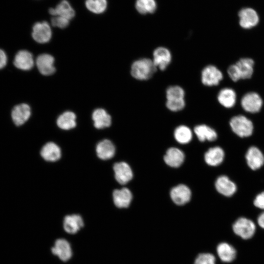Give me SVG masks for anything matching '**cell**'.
I'll return each instance as SVG.
<instances>
[{
  "label": "cell",
  "mask_w": 264,
  "mask_h": 264,
  "mask_svg": "<svg viewBox=\"0 0 264 264\" xmlns=\"http://www.w3.org/2000/svg\"><path fill=\"white\" fill-rule=\"evenodd\" d=\"M31 35L37 43L44 44L49 42L52 37V31L46 21L36 22L32 27Z\"/></svg>",
  "instance_id": "8"
},
{
  "label": "cell",
  "mask_w": 264,
  "mask_h": 264,
  "mask_svg": "<svg viewBox=\"0 0 264 264\" xmlns=\"http://www.w3.org/2000/svg\"><path fill=\"white\" fill-rule=\"evenodd\" d=\"M217 252L220 259L225 263H230L234 261L237 254L235 248L226 242L220 243L217 247Z\"/></svg>",
  "instance_id": "28"
},
{
  "label": "cell",
  "mask_w": 264,
  "mask_h": 264,
  "mask_svg": "<svg viewBox=\"0 0 264 264\" xmlns=\"http://www.w3.org/2000/svg\"><path fill=\"white\" fill-rule=\"evenodd\" d=\"M48 12L53 16L62 17L69 20L74 18L75 15L74 10L66 0H62L54 8H49Z\"/></svg>",
  "instance_id": "23"
},
{
  "label": "cell",
  "mask_w": 264,
  "mask_h": 264,
  "mask_svg": "<svg viewBox=\"0 0 264 264\" xmlns=\"http://www.w3.org/2000/svg\"><path fill=\"white\" fill-rule=\"evenodd\" d=\"M76 116L72 111H66L59 115L57 119L58 127L63 130H69L76 126Z\"/></svg>",
  "instance_id": "29"
},
{
  "label": "cell",
  "mask_w": 264,
  "mask_h": 264,
  "mask_svg": "<svg viewBox=\"0 0 264 264\" xmlns=\"http://www.w3.org/2000/svg\"><path fill=\"white\" fill-rule=\"evenodd\" d=\"M233 230L235 234L244 240L251 238L256 232V225L251 220L241 217L233 224Z\"/></svg>",
  "instance_id": "5"
},
{
  "label": "cell",
  "mask_w": 264,
  "mask_h": 264,
  "mask_svg": "<svg viewBox=\"0 0 264 264\" xmlns=\"http://www.w3.org/2000/svg\"><path fill=\"white\" fill-rule=\"evenodd\" d=\"M51 22L53 26L65 28L68 25L69 20L62 17L55 16L52 18Z\"/></svg>",
  "instance_id": "36"
},
{
  "label": "cell",
  "mask_w": 264,
  "mask_h": 264,
  "mask_svg": "<svg viewBox=\"0 0 264 264\" xmlns=\"http://www.w3.org/2000/svg\"><path fill=\"white\" fill-rule=\"evenodd\" d=\"M170 196L175 203L182 205L186 204L190 200L191 192L186 185L179 184L172 189L170 192Z\"/></svg>",
  "instance_id": "12"
},
{
  "label": "cell",
  "mask_w": 264,
  "mask_h": 264,
  "mask_svg": "<svg viewBox=\"0 0 264 264\" xmlns=\"http://www.w3.org/2000/svg\"><path fill=\"white\" fill-rule=\"evenodd\" d=\"M237 95L236 91L230 88L221 89L217 94L218 103L227 109L233 108L236 104Z\"/></svg>",
  "instance_id": "19"
},
{
  "label": "cell",
  "mask_w": 264,
  "mask_h": 264,
  "mask_svg": "<svg viewBox=\"0 0 264 264\" xmlns=\"http://www.w3.org/2000/svg\"><path fill=\"white\" fill-rule=\"evenodd\" d=\"M223 78L222 71L216 66L208 65L201 72V81L206 87L218 86Z\"/></svg>",
  "instance_id": "4"
},
{
  "label": "cell",
  "mask_w": 264,
  "mask_h": 264,
  "mask_svg": "<svg viewBox=\"0 0 264 264\" xmlns=\"http://www.w3.org/2000/svg\"><path fill=\"white\" fill-rule=\"evenodd\" d=\"M132 196L127 188L115 189L112 193V199L114 205L118 208H127L131 204Z\"/></svg>",
  "instance_id": "20"
},
{
  "label": "cell",
  "mask_w": 264,
  "mask_h": 264,
  "mask_svg": "<svg viewBox=\"0 0 264 264\" xmlns=\"http://www.w3.org/2000/svg\"><path fill=\"white\" fill-rule=\"evenodd\" d=\"M255 62L252 58L242 57L229 66L227 73L234 82L251 78L254 73Z\"/></svg>",
  "instance_id": "1"
},
{
  "label": "cell",
  "mask_w": 264,
  "mask_h": 264,
  "mask_svg": "<svg viewBox=\"0 0 264 264\" xmlns=\"http://www.w3.org/2000/svg\"><path fill=\"white\" fill-rule=\"evenodd\" d=\"M194 132L199 141H213L218 137L217 133L212 128L205 124H200L194 128Z\"/></svg>",
  "instance_id": "27"
},
{
  "label": "cell",
  "mask_w": 264,
  "mask_h": 264,
  "mask_svg": "<svg viewBox=\"0 0 264 264\" xmlns=\"http://www.w3.org/2000/svg\"><path fill=\"white\" fill-rule=\"evenodd\" d=\"M224 155L223 149L219 146H216L210 148L205 153L204 160L208 165L212 166H217L222 162Z\"/></svg>",
  "instance_id": "26"
},
{
  "label": "cell",
  "mask_w": 264,
  "mask_h": 264,
  "mask_svg": "<svg viewBox=\"0 0 264 264\" xmlns=\"http://www.w3.org/2000/svg\"><path fill=\"white\" fill-rule=\"evenodd\" d=\"M215 187L219 193L226 197L232 196L237 191L236 184L224 175L217 178L215 182Z\"/></svg>",
  "instance_id": "17"
},
{
  "label": "cell",
  "mask_w": 264,
  "mask_h": 264,
  "mask_svg": "<svg viewBox=\"0 0 264 264\" xmlns=\"http://www.w3.org/2000/svg\"><path fill=\"white\" fill-rule=\"evenodd\" d=\"M87 9L95 14L103 13L107 7V0H86Z\"/></svg>",
  "instance_id": "33"
},
{
  "label": "cell",
  "mask_w": 264,
  "mask_h": 264,
  "mask_svg": "<svg viewBox=\"0 0 264 264\" xmlns=\"http://www.w3.org/2000/svg\"><path fill=\"white\" fill-rule=\"evenodd\" d=\"M54 57L48 54L39 55L36 60V64L39 72L44 75H50L55 71L54 66Z\"/></svg>",
  "instance_id": "13"
},
{
  "label": "cell",
  "mask_w": 264,
  "mask_h": 264,
  "mask_svg": "<svg viewBox=\"0 0 264 264\" xmlns=\"http://www.w3.org/2000/svg\"><path fill=\"white\" fill-rule=\"evenodd\" d=\"M51 252L63 261L68 260L72 256L69 243L63 239H58L55 241L54 246L51 248Z\"/></svg>",
  "instance_id": "21"
},
{
  "label": "cell",
  "mask_w": 264,
  "mask_h": 264,
  "mask_svg": "<svg viewBox=\"0 0 264 264\" xmlns=\"http://www.w3.org/2000/svg\"><path fill=\"white\" fill-rule=\"evenodd\" d=\"M7 57L5 52L0 49V69L4 68L7 64Z\"/></svg>",
  "instance_id": "38"
},
{
  "label": "cell",
  "mask_w": 264,
  "mask_h": 264,
  "mask_svg": "<svg viewBox=\"0 0 264 264\" xmlns=\"http://www.w3.org/2000/svg\"><path fill=\"white\" fill-rule=\"evenodd\" d=\"M184 158L185 155L183 152L174 147L169 148L164 156L166 164L174 168L179 167L183 163Z\"/></svg>",
  "instance_id": "22"
},
{
  "label": "cell",
  "mask_w": 264,
  "mask_h": 264,
  "mask_svg": "<svg viewBox=\"0 0 264 264\" xmlns=\"http://www.w3.org/2000/svg\"><path fill=\"white\" fill-rule=\"evenodd\" d=\"M63 225L65 230L67 233L75 234L83 227L84 221L79 215H67L64 218Z\"/></svg>",
  "instance_id": "24"
},
{
  "label": "cell",
  "mask_w": 264,
  "mask_h": 264,
  "mask_svg": "<svg viewBox=\"0 0 264 264\" xmlns=\"http://www.w3.org/2000/svg\"><path fill=\"white\" fill-rule=\"evenodd\" d=\"M41 157L48 162H56L59 160L62 155L60 147L53 142L45 144L40 151Z\"/></svg>",
  "instance_id": "16"
},
{
  "label": "cell",
  "mask_w": 264,
  "mask_h": 264,
  "mask_svg": "<svg viewBox=\"0 0 264 264\" xmlns=\"http://www.w3.org/2000/svg\"><path fill=\"white\" fill-rule=\"evenodd\" d=\"M156 3L154 0H136L135 8L141 14L153 13L156 9Z\"/></svg>",
  "instance_id": "31"
},
{
  "label": "cell",
  "mask_w": 264,
  "mask_h": 264,
  "mask_svg": "<svg viewBox=\"0 0 264 264\" xmlns=\"http://www.w3.org/2000/svg\"><path fill=\"white\" fill-rule=\"evenodd\" d=\"M240 104L244 111L251 113H256L261 110L263 101L257 92L250 91L242 97Z\"/></svg>",
  "instance_id": "6"
},
{
  "label": "cell",
  "mask_w": 264,
  "mask_h": 264,
  "mask_svg": "<svg viewBox=\"0 0 264 264\" xmlns=\"http://www.w3.org/2000/svg\"><path fill=\"white\" fill-rule=\"evenodd\" d=\"M229 125L232 131L241 137H248L253 133L254 126L252 122L243 115H237L232 117Z\"/></svg>",
  "instance_id": "3"
},
{
  "label": "cell",
  "mask_w": 264,
  "mask_h": 264,
  "mask_svg": "<svg viewBox=\"0 0 264 264\" xmlns=\"http://www.w3.org/2000/svg\"><path fill=\"white\" fill-rule=\"evenodd\" d=\"M31 114L30 106L25 103L15 106L12 109L11 117L14 124L16 126L23 125L29 119Z\"/></svg>",
  "instance_id": "10"
},
{
  "label": "cell",
  "mask_w": 264,
  "mask_h": 264,
  "mask_svg": "<svg viewBox=\"0 0 264 264\" xmlns=\"http://www.w3.org/2000/svg\"><path fill=\"white\" fill-rule=\"evenodd\" d=\"M257 222L259 225L264 229V212L261 213L257 219Z\"/></svg>",
  "instance_id": "39"
},
{
  "label": "cell",
  "mask_w": 264,
  "mask_h": 264,
  "mask_svg": "<svg viewBox=\"0 0 264 264\" xmlns=\"http://www.w3.org/2000/svg\"><path fill=\"white\" fill-rule=\"evenodd\" d=\"M113 170L114 177L118 183L124 185L129 182L133 177L131 167L125 162H119L114 164Z\"/></svg>",
  "instance_id": "11"
},
{
  "label": "cell",
  "mask_w": 264,
  "mask_h": 264,
  "mask_svg": "<svg viewBox=\"0 0 264 264\" xmlns=\"http://www.w3.org/2000/svg\"><path fill=\"white\" fill-rule=\"evenodd\" d=\"M176 140L181 144L189 143L192 138V132L191 129L185 125L177 127L174 131Z\"/></svg>",
  "instance_id": "30"
},
{
  "label": "cell",
  "mask_w": 264,
  "mask_h": 264,
  "mask_svg": "<svg viewBox=\"0 0 264 264\" xmlns=\"http://www.w3.org/2000/svg\"><path fill=\"white\" fill-rule=\"evenodd\" d=\"M165 105L169 110L176 112L182 110L185 107L186 102L185 99L166 100Z\"/></svg>",
  "instance_id": "34"
},
{
  "label": "cell",
  "mask_w": 264,
  "mask_h": 264,
  "mask_svg": "<svg viewBox=\"0 0 264 264\" xmlns=\"http://www.w3.org/2000/svg\"><path fill=\"white\" fill-rule=\"evenodd\" d=\"M93 125L97 129H103L109 127L111 124V117L103 109H97L92 114Z\"/></svg>",
  "instance_id": "25"
},
{
  "label": "cell",
  "mask_w": 264,
  "mask_h": 264,
  "mask_svg": "<svg viewBox=\"0 0 264 264\" xmlns=\"http://www.w3.org/2000/svg\"><path fill=\"white\" fill-rule=\"evenodd\" d=\"M255 207L264 209V191L259 194L255 198L253 202Z\"/></svg>",
  "instance_id": "37"
},
{
  "label": "cell",
  "mask_w": 264,
  "mask_h": 264,
  "mask_svg": "<svg viewBox=\"0 0 264 264\" xmlns=\"http://www.w3.org/2000/svg\"><path fill=\"white\" fill-rule=\"evenodd\" d=\"M239 24L245 29H251L256 26L259 22L257 12L251 8H244L239 13Z\"/></svg>",
  "instance_id": "9"
},
{
  "label": "cell",
  "mask_w": 264,
  "mask_h": 264,
  "mask_svg": "<svg viewBox=\"0 0 264 264\" xmlns=\"http://www.w3.org/2000/svg\"><path fill=\"white\" fill-rule=\"evenodd\" d=\"M115 146L109 139H105L99 142L96 146L97 157L103 160L112 158L115 154Z\"/></svg>",
  "instance_id": "18"
},
{
  "label": "cell",
  "mask_w": 264,
  "mask_h": 264,
  "mask_svg": "<svg viewBox=\"0 0 264 264\" xmlns=\"http://www.w3.org/2000/svg\"><path fill=\"white\" fill-rule=\"evenodd\" d=\"M194 264H216V259L212 254L201 253L196 259Z\"/></svg>",
  "instance_id": "35"
},
{
  "label": "cell",
  "mask_w": 264,
  "mask_h": 264,
  "mask_svg": "<svg viewBox=\"0 0 264 264\" xmlns=\"http://www.w3.org/2000/svg\"><path fill=\"white\" fill-rule=\"evenodd\" d=\"M157 69L152 59L141 58L132 63L131 74L136 80L146 81L154 76Z\"/></svg>",
  "instance_id": "2"
},
{
  "label": "cell",
  "mask_w": 264,
  "mask_h": 264,
  "mask_svg": "<svg viewBox=\"0 0 264 264\" xmlns=\"http://www.w3.org/2000/svg\"><path fill=\"white\" fill-rule=\"evenodd\" d=\"M245 159L248 166L253 170L259 169L264 164V155L255 146H251L248 149Z\"/></svg>",
  "instance_id": "14"
},
{
  "label": "cell",
  "mask_w": 264,
  "mask_h": 264,
  "mask_svg": "<svg viewBox=\"0 0 264 264\" xmlns=\"http://www.w3.org/2000/svg\"><path fill=\"white\" fill-rule=\"evenodd\" d=\"M13 64L17 68L22 70H29L34 65L33 55L27 50H20L15 56Z\"/></svg>",
  "instance_id": "15"
},
{
  "label": "cell",
  "mask_w": 264,
  "mask_h": 264,
  "mask_svg": "<svg viewBox=\"0 0 264 264\" xmlns=\"http://www.w3.org/2000/svg\"><path fill=\"white\" fill-rule=\"evenodd\" d=\"M152 59L157 69L164 71L170 65L172 55L170 50L167 47L158 46L154 49Z\"/></svg>",
  "instance_id": "7"
},
{
  "label": "cell",
  "mask_w": 264,
  "mask_h": 264,
  "mask_svg": "<svg viewBox=\"0 0 264 264\" xmlns=\"http://www.w3.org/2000/svg\"><path fill=\"white\" fill-rule=\"evenodd\" d=\"M166 100L185 99V91L183 88L178 85H171L166 90Z\"/></svg>",
  "instance_id": "32"
}]
</instances>
